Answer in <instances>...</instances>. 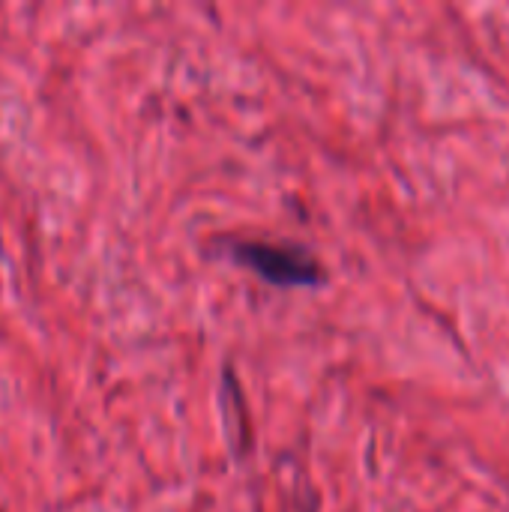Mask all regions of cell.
I'll use <instances>...</instances> for the list:
<instances>
[{"label":"cell","instance_id":"obj_1","mask_svg":"<svg viewBox=\"0 0 509 512\" xmlns=\"http://www.w3.org/2000/svg\"><path fill=\"white\" fill-rule=\"evenodd\" d=\"M228 258L258 276L261 282L273 288H315L324 282L321 264L297 249V246H282V243H267V240H231L228 243Z\"/></svg>","mask_w":509,"mask_h":512}]
</instances>
